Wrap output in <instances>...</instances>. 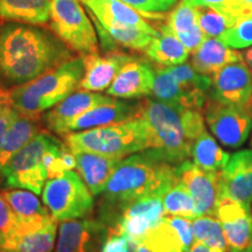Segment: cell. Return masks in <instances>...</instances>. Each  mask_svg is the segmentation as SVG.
Wrapping results in <instances>:
<instances>
[{"instance_id":"5bb4252c","label":"cell","mask_w":252,"mask_h":252,"mask_svg":"<svg viewBox=\"0 0 252 252\" xmlns=\"http://www.w3.org/2000/svg\"><path fill=\"white\" fill-rule=\"evenodd\" d=\"M229 198L251 210L252 150H242L230 157L220 172V200Z\"/></svg>"},{"instance_id":"7402d4cb","label":"cell","mask_w":252,"mask_h":252,"mask_svg":"<svg viewBox=\"0 0 252 252\" xmlns=\"http://www.w3.org/2000/svg\"><path fill=\"white\" fill-rule=\"evenodd\" d=\"M81 2L88 9L90 18L98 23L111 21L150 32L159 31L152 26L143 14L123 0H81Z\"/></svg>"},{"instance_id":"4dcf8cb0","label":"cell","mask_w":252,"mask_h":252,"mask_svg":"<svg viewBox=\"0 0 252 252\" xmlns=\"http://www.w3.org/2000/svg\"><path fill=\"white\" fill-rule=\"evenodd\" d=\"M141 243L149 248L151 252H187L180 232L167 216H163V219L145 235Z\"/></svg>"},{"instance_id":"d6986e66","label":"cell","mask_w":252,"mask_h":252,"mask_svg":"<svg viewBox=\"0 0 252 252\" xmlns=\"http://www.w3.org/2000/svg\"><path fill=\"white\" fill-rule=\"evenodd\" d=\"M135 111H137V104H130L118 98H113L110 102L99 104L87 110L86 112L67 123L63 126L60 134L64 135L71 132L117 124L134 117Z\"/></svg>"},{"instance_id":"cb8c5ba5","label":"cell","mask_w":252,"mask_h":252,"mask_svg":"<svg viewBox=\"0 0 252 252\" xmlns=\"http://www.w3.org/2000/svg\"><path fill=\"white\" fill-rule=\"evenodd\" d=\"M76 158V169L93 195L104 191L121 160L88 151H72Z\"/></svg>"},{"instance_id":"4fadbf2b","label":"cell","mask_w":252,"mask_h":252,"mask_svg":"<svg viewBox=\"0 0 252 252\" xmlns=\"http://www.w3.org/2000/svg\"><path fill=\"white\" fill-rule=\"evenodd\" d=\"M210 98L237 106L252 104V71L244 62L225 65L212 76Z\"/></svg>"},{"instance_id":"ee69618b","label":"cell","mask_w":252,"mask_h":252,"mask_svg":"<svg viewBox=\"0 0 252 252\" xmlns=\"http://www.w3.org/2000/svg\"><path fill=\"white\" fill-rule=\"evenodd\" d=\"M7 105H11L8 98V89L0 86V111Z\"/></svg>"},{"instance_id":"9c48e42d","label":"cell","mask_w":252,"mask_h":252,"mask_svg":"<svg viewBox=\"0 0 252 252\" xmlns=\"http://www.w3.org/2000/svg\"><path fill=\"white\" fill-rule=\"evenodd\" d=\"M204 118L212 133L220 144L230 149L241 147L252 130L251 106H237L208 99Z\"/></svg>"},{"instance_id":"bcb514c9","label":"cell","mask_w":252,"mask_h":252,"mask_svg":"<svg viewBox=\"0 0 252 252\" xmlns=\"http://www.w3.org/2000/svg\"><path fill=\"white\" fill-rule=\"evenodd\" d=\"M243 59H244L245 64H247L248 67L251 69V71H252V46H251V48H249L247 52L244 53Z\"/></svg>"},{"instance_id":"44dd1931","label":"cell","mask_w":252,"mask_h":252,"mask_svg":"<svg viewBox=\"0 0 252 252\" xmlns=\"http://www.w3.org/2000/svg\"><path fill=\"white\" fill-rule=\"evenodd\" d=\"M113 98L115 97L109 96V94H102L94 93V91H76L69 94L67 98L60 102L54 108L50 109V111L47 112L42 119L50 131L60 134L63 126L67 123L86 112L87 110L99 104L110 102Z\"/></svg>"},{"instance_id":"74e56055","label":"cell","mask_w":252,"mask_h":252,"mask_svg":"<svg viewBox=\"0 0 252 252\" xmlns=\"http://www.w3.org/2000/svg\"><path fill=\"white\" fill-rule=\"evenodd\" d=\"M182 124H184V130L186 137L189 143L193 145L194 140L206 131L204 126V117L200 110L195 109H182L181 110Z\"/></svg>"},{"instance_id":"f546056e","label":"cell","mask_w":252,"mask_h":252,"mask_svg":"<svg viewBox=\"0 0 252 252\" xmlns=\"http://www.w3.org/2000/svg\"><path fill=\"white\" fill-rule=\"evenodd\" d=\"M230 157L207 130L198 135L191 145L190 158L195 165L204 171L220 172L229 162Z\"/></svg>"},{"instance_id":"c3c4849f","label":"cell","mask_w":252,"mask_h":252,"mask_svg":"<svg viewBox=\"0 0 252 252\" xmlns=\"http://www.w3.org/2000/svg\"><path fill=\"white\" fill-rule=\"evenodd\" d=\"M241 2H243L245 6H249V7H252V0H239Z\"/></svg>"},{"instance_id":"e0dca14e","label":"cell","mask_w":252,"mask_h":252,"mask_svg":"<svg viewBox=\"0 0 252 252\" xmlns=\"http://www.w3.org/2000/svg\"><path fill=\"white\" fill-rule=\"evenodd\" d=\"M154 76L156 69L149 62L134 58L122 68L106 94L122 99L147 97L152 94Z\"/></svg>"},{"instance_id":"ab89813d","label":"cell","mask_w":252,"mask_h":252,"mask_svg":"<svg viewBox=\"0 0 252 252\" xmlns=\"http://www.w3.org/2000/svg\"><path fill=\"white\" fill-rule=\"evenodd\" d=\"M18 223L15 214L9 207L7 201L0 194V236L7 234Z\"/></svg>"},{"instance_id":"ba28073f","label":"cell","mask_w":252,"mask_h":252,"mask_svg":"<svg viewBox=\"0 0 252 252\" xmlns=\"http://www.w3.org/2000/svg\"><path fill=\"white\" fill-rule=\"evenodd\" d=\"M42 201L58 222L86 217L94 208L93 193L74 171L49 179L43 187Z\"/></svg>"},{"instance_id":"d4e9b609","label":"cell","mask_w":252,"mask_h":252,"mask_svg":"<svg viewBox=\"0 0 252 252\" xmlns=\"http://www.w3.org/2000/svg\"><path fill=\"white\" fill-rule=\"evenodd\" d=\"M166 25L179 40L193 53L206 39L198 26V7L189 0H180L167 17Z\"/></svg>"},{"instance_id":"f35d334b","label":"cell","mask_w":252,"mask_h":252,"mask_svg":"<svg viewBox=\"0 0 252 252\" xmlns=\"http://www.w3.org/2000/svg\"><path fill=\"white\" fill-rule=\"evenodd\" d=\"M133 249L134 244L127 236L117 231L112 226H109L100 252H133Z\"/></svg>"},{"instance_id":"7dc6e473","label":"cell","mask_w":252,"mask_h":252,"mask_svg":"<svg viewBox=\"0 0 252 252\" xmlns=\"http://www.w3.org/2000/svg\"><path fill=\"white\" fill-rule=\"evenodd\" d=\"M133 252H151V251L149 250V248L145 247L143 243H139V244L134 245Z\"/></svg>"},{"instance_id":"f6af8a7d","label":"cell","mask_w":252,"mask_h":252,"mask_svg":"<svg viewBox=\"0 0 252 252\" xmlns=\"http://www.w3.org/2000/svg\"><path fill=\"white\" fill-rule=\"evenodd\" d=\"M188 252H212V250L206 244L202 243V242L195 241Z\"/></svg>"},{"instance_id":"484cf974","label":"cell","mask_w":252,"mask_h":252,"mask_svg":"<svg viewBox=\"0 0 252 252\" xmlns=\"http://www.w3.org/2000/svg\"><path fill=\"white\" fill-rule=\"evenodd\" d=\"M49 17L50 0H0V23L43 26Z\"/></svg>"},{"instance_id":"ffe728a7","label":"cell","mask_w":252,"mask_h":252,"mask_svg":"<svg viewBox=\"0 0 252 252\" xmlns=\"http://www.w3.org/2000/svg\"><path fill=\"white\" fill-rule=\"evenodd\" d=\"M93 23L98 34L100 46L106 52L117 50L119 47L145 52L154 37L159 35V31H145L143 28L130 26V25L111 23V21L98 23L96 20H93Z\"/></svg>"},{"instance_id":"f907efd6","label":"cell","mask_w":252,"mask_h":252,"mask_svg":"<svg viewBox=\"0 0 252 252\" xmlns=\"http://www.w3.org/2000/svg\"><path fill=\"white\" fill-rule=\"evenodd\" d=\"M251 252H252V251H251Z\"/></svg>"},{"instance_id":"7a4b0ae2","label":"cell","mask_w":252,"mask_h":252,"mask_svg":"<svg viewBox=\"0 0 252 252\" xmlns=\"http://www.w3.org/2000/svg\"><path fill=\"white\" fill-rule=\"evenodd\" d=\"M176 166L158 159L149 151L131 154L116 167L102 193L104 201L122 210L140 197L162 195L165 189L179 179Z\"/></svg>"},{"instance_id":"b9f144b4","label":"cell","mask_w":252,"mask_h":252,"mask_svg":"<svg viewBox=\"0 0 252 252\" xmlns=\"http://www.w3.org/2000/svg\"><path fill=\"white\" fill-rule=\"evenodd\" d=\"M18 111L12 108L11 105L5 106L4 109L0 111V149H1L2 139H4L6 131L11 125V123L14 121V118L18 116Z\"/></svg>"},{"instance_id":"30bf717a","label":"cell","mask_w":252,"mask_h":252,"mask_svg":"<svg viewBox=\"0 0 252 252\" xmlns=\"http://www.w3.org/2000/svg\"><path fill=\"white\" fill-rule=\"evenodd\" d=\"M165 216L160 194L140 197L122 208V215L112 228L126 235L134 245L141 243L145 235Z\"/></svg>"},{"instance_id":"9a60e30c","label":"cell","mask_w":252,"mask_h":252,"mask_svg":"<svg viewBox=\"0 0 252 252\" xmlns=\"http://www.w3.org/2000/svg\"><path fill=\"white\" fill-rule=\"evenodd\" d=\"M216 217L222 224L229 252L252 251V213L229 198L220 200Z\"/></svg>"},{"instance_id":"52a82bcc","label":"cell","mask_w":252,"mask_h":252,"mask_svg":"<svg viewBox=\"0 0 252 252\" xmlns=\"http://www.w3.org/2000/svg\"><path fill=\"white\" fill-rule=\"evenodd\" d=\"M60 141L47 131L42 130L36 134L0 169V175L5 179L6 186L27 189L36 195L42 194V189L48 180L43 156Z\"/></svg>"},{"instance_id":"2e32d148","label":"cell","mask_w":252,"mask_h":252,"mask_svg":"<svg viewBox=\"0 0 252 252\" xmlns=\"http://www.w3.org/2000/svg\"><path fill=\"white\" fill-rule=\"evenodd\" d=\"M133 59L134 56L119 50L108 52L103 56L98 53L83 56L84 75L78 89L94 93L106 91L122 68Z\"/></svg>"},{"instance_id":"83f0119b","label":"cell","mask_w":252,"mask_h":252,"mask_svg":"<svg viewBox=\"0 0 252 252\" xmlns=\"http://www.w3.org/2000/svg\"><path fill=\"white\" fill-rule=\"evenodd\" d=\"M189 53L190 52L166 24L159 27V35L154 37L145 50L147 58L161 67H173L186 63Z\"/></svg>"},{"instance_id":"8d00e7d4","label":"cell","mask_w":252,"mask_h":252,"mask_svg":"<svg viewBox=\"0 0 252 252\" xmlns=\"http://www.w3.org/2000/svg\"><path fill=\"white\" fill-rule=\"evenodd\" d=\"M189 1L196 7L212 8L224 14L231 21V26L237 20L238 17H241L245 11L250 8L239 0H189Z\"/></svg>"},{"instance_id":"6da1fadb","label":"cell","mask_w":252,"mask_h":252,"mask_svg":"<svg viewBox=\"0 0 252 252\" xmlns=\"http://www.w3.org/2000/svg\"><path fill=\"white\" fill-rule=\"evenodd\" d=\"M74 59V53L52 32L39 26L0 23V86L13 88Z\"/></svg>"},{"instance_id":"8fae6325","label":"cell","mask_w":252,"mask_h":252,"mask_svg":"<svg viewBox=\"0 0 252 252\" xmlns=\"http://www.w3.org/2000/svg\"><path fill=\"white\" fill-rule=\"evenodd\" d=\"M179 180L193 198L197 216H216L220 202V172L204 171L186 160L176 166Z\"/></svg>"},{"instance_id":"603a6c76","label":"cell","mask_w":252,"mask_h":252,"mask_svg":"<svg viewBox=\"0 0 252 252\" xmlns=\"http://www.w3.org/2000/svg\"><path fill=\"white\" fill-rule=\"evenodd\" d=\"M243 61L242 53L226 46L215 37H206L198 48L193 52L190 64L201 74L213 76L225 65Z\"/></svg>"},{"instance_id":"e575fe53","label":"cell","mask_w":252,"mask_h":252,"mask_svg":"<svg viewBox=\"0 0 252 252\" xmlns=\"http://www.w3.org/2000/svg\"><path fill=\"white\" fill-rule=\"evenodd\" d=\"M219 40L234 49L252 46V7L237 18L234 25Z\"/></svg>"},{"instance_id":"277c9868","label":"cell","mask_w":252,"mask_h":252,"mask_svg":"<svg viewBox=\"0 0 252 252\" xmlns=\"http://www.w3.org/2000/svg\"><path fill=\"white\" fill-rule=\"evenodd\" d=\"M181 110L145 97L137 104L135 115L146 123L149 152L162 161L180 165L190 158L191 144L186 137Z\"/></svg>"},{"instance_id":"f1b7e54d","label":"cell","mask_w":252,"mask_h":252,"mask_svg":"<svg viewBox=\"0 0 252 252\" xmlns=\"http://www.w3.org/2000/svg\"><path fill=\"white\" fill-rule=\"evenodd\" d=\"M7 201L9 207L18 219V223H34L53 219L48 208H46L36 194L31 190L12 188L0 193Z\"/></svg>"},{"instance_id":"4316f807","label":"cell","mask_w":252,"mask_h":252,"mask_svg":"<svg viewBox=\"0 0 252 252\" xmlns=\"http://www.w3.org/2000/svg\"><path fill=\"white\" fill-rule=\"evenodd\" d=\"M42 125L43 119L41 117H30L18 113L2 139L0 149V169L14 154H17L25 145L42 131Z\"/></svg>"},{"instance_id":"7bdbcfd3","label":"cell","mask_w":252,"mask_h":252,"mask_svg":"<svg viewBox=\"0 0 252 252\" xmlns=\"http://www.w3.org/2000/svg\"><path fill=\"white\" fill-rule=\"evenodd\" d=\"M179 0H151L152 12L156 14H163L178 4Z\"/></svg>"},{"instance_id":"836d02e7","label":"cell","mask_w":252,"mask_h":252,"mask_svg":"<svg viewBox=\"0 0 252 252\" xmlns=\"http://www.w3.org/2000/svg\"><path fill=\"white\" fill-rule=\"evenodd\" d=\"M191 222L195 241L202 242L212 252H229L222 224L216 216H197Z\"/></svg>"},{"instance_id":"681fc988","label":"cell","mask_w":252,"mask_h":252,"mask_svg":"<svg viewBox=\"0 0 252 252\" xmlns=\"http://www.w3.org/2000/svg\"><path fill=\"white\" fill-rule=\"evenodd\" d=\"M251 146H252V138H251Z\"/></svg>"},{"instance_id":"d6a6232c","label":"cell","mask_w":252,"mask_h":252,"mask_svg":"<svg viewBox=\"0 0 252 252\" xmlns=\"http://www.w3.org/2000/svg\"><path fill=\"white\" fill-rule=\"evenodd\" d=\"M161 198L165 215L181 216L191 220L197 217L193 198L179 179L165 189Z\"/></svg>"},{"instance_id":"60d3db41","label":"cell","mask_w":252,"mask_h":252,"mask_svg":"<svg viewBox=\"0 0 252 252\" xmlns=\"http://www.w3.org/2000/svg\"><path fill=\"white\" fill-rule=\"evenodd\" d=\"M123 1L132 6V7L137 9L140 14H143L145 18L150 19V20H161V19L165 17L163 14L153 13L151 0H123Z\"/></svg>"},{"instance_id":"1f68e13d","label":"cell","mask_w":252,"mask_h":252,"mask_svg":"<svg viewBox=\"0 0 252 252\" xmlns=\"http://www.w3.org/2000/svg\"><path fill=\"white\" fill-rule=\"evenodd\" d=\"M152 94L156 99L176 109H188V100L184 89L167 67L156 69Z\"/></svg>"},{"instance_id":"3957f363","label":"cell","mask_w":252,"mask_h":252,"mask_svg":"<svg viewBox=\"0 0 252 252\" xmlns=\"http://www.w3.org/2000/svg\"><path fill=\"white\" fill-rule=\"evenodd\" d=\"M83 75V58H74L35 80L9 88V104L21 115L41 117V113L75 93Z\"/></svg>"},{"instance_id":"ac0fdd59","label":"cell","mask_w":252,"mask_h":252,"mask_svg":"<svg viewBox=\"0 0 252 252\" xmlns=\"http://www.w3.org/2000/svg\"><path fill=\"white\" fill-rule=\"evenodd\" d=\"M105 224L97 220H63L55 252H94L105 238Z\"/></svg>"},{"instance_id":"7c38bea8","label":"cell","mask_w":252,"mask_h":252,"mask_svg":"<svg viewBox=\"0 0 252 252\" xmlns=\"http://www.w3.org/2000/svg\"><path fill=\"white\" fill-rule=\"evenodd\" d=\"M58 220L54 217L34 223H17L0 236V252H52L55 247Z\"/></svg>"},{"instance_id":"8992f818","label":"cell","mask_w":252,"mask_h":252,"mask_svg":"<svg viewBox=\"0 0 252 252\" xmlns=\"http://www.w3.org/2000/svg\"><path fill=\"white\" fill-rule=\"evenodd\" d=\"M49 27L72 52L98 53V34L81 0H50Z\"/></svg>"},{"instance_id":"5b68a950","label":"cell","mask_w":252,"mask_h":252,"mask_svg":"<svg viewBox=\"0 0 252 252\" xmlns=\"http://www.w3.org/2000/svg\"><path fill=\"white\" fill-rule=\"evenodd\" d=\"M63 137L71 151H88L119 160L149 150L146 123L137 115L117 124L71 132Z\"/></svg>"},{"instance_id":"d590c367","label":"cell","mask_w":252,"mask_h":252,"mask_svg":"<svg viewBox=\"0 0 252 252\" xmlns=\"http://www.w3.org/2000/svg\"><path fill=\"white\" fill-rule=\"evenodd\" d=\"M198 26L206 37L220 39L231 27V21L215 9L198 7Z\"/></svg>"}]
</instances>
